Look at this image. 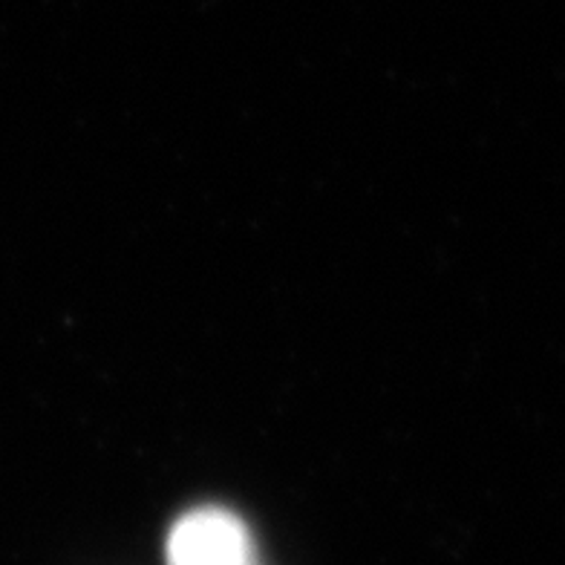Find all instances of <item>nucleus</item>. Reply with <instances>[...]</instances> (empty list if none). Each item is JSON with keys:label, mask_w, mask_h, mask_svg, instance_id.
<instances>
[{"label": "nucleus", "mask_w": 565, "mask_h": 565, "mask_svg": "<svg viewBox=\"0 0 565 565\" xmlns=\"http://www.w3.org/2000/svg\"><path fill=\"white\" fill-rule=\"evenodd\" d=\"M168 565H254L252 543L231 513H191L173 529Z\"/></svg>", "instance_id": "obj_1"}]
</instances>
